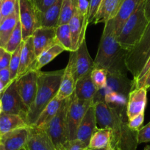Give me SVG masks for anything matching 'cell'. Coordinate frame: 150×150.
Instances as JSON below:
<instances>
[{"label": "cell", "mask_w": 150, "mask_h": 150, "mask_svg": "<svg viewBox=\"0 0 150 150\" xmlns=\"http://www.w3.org/2000/svg\"><path fill=\"white\" fill-rule=\"evenodd\" d=\"M2 0H0V24L2 22Z\"/></svg>", "instance_id": "48"}, {"label": "cell", "mask_w": 150, "mask_h": 150, "mask_svg": "<svg viewBox=\"0 0 150 150\" xmlns=\"http://www.w3.org/2000/svg\"><path fill=\"white\" fill-rule=\"evenodd\" d=\"M94 105L93 102L79 99L74 93L69 97V103L67 110V123L69 140L76 139L78 127L88 109Z\"/></svg>", "instance_id": "9"}, {"label": "cell", "mask_w": 150, "mask_h": 150, "mask_svg": "<svg viewBox=\"0 0 150 150\" xmlns=\"http://www.w3.org/2000/svg\"><path fill=\"white\" fill-rule=\"evenodd\" d=\"M23 41L22 31H21V26L18 20L13 32L11 34L8 43L5 47V50L10 53H13Z\"/></svg>", "instance_id": "31"}, {"label": "cell", "mask_w": 150, "mask_h": 150, "mask_svg": "<svg viewBox=\"0 0 150 150\" xmlns=\"http://www.w3.org/2000/svg\"><path fill=\"white\" fill-rule=\"evenodd\" d=\"M29 127L19 128L0 136V144L5 150H21L27 144Z\"/></svg>", "instance_id": "16"}, {"label": "cell", "mask_w": 150, "mask_h": 150, "mask_svg": "<svg viewBox=\"0 0 150 150\" xmlns=\"http://www.w3.org/2000/svg\"><path fill=\"white\" fill-rule=\"evenodd\" d=\"M89 150H108V147H105V148H102V149H89Z\"/></svg>", "instance_id": "50"}, {"label": "cell", "mask_w": 150, "mask_h": 150, "mask_svg": "<svg viewBox=\"0 0 150 150\" xmlns=\"http://www.w3.org/2000/svg\"><path fill=\"white\" fill-rule=\"evenodd\" d=\"M36 57L41 52L58 44L56 40V27H40L32 35Z\"/></svg>", "instance_id": "13"}, {"label": "cell", "mask_w": 150, "mask_h": 150, "mask_svg": "<svg viewBox=\"0 0 150 150\" xmlns=\"http://www.w3.org/2000/svg\"><path fill=\"white\" fill-rule=\"evenodd\" d=\"M97 128L95 107L93 105L88 109L79 125L76 139L80 140L88 147L91 138Z\"/></svg>", "instance_id": "15"}, {"label": "cell", "mask_w": 150, "mask_h": 150, "mask_svg": "<svg viewBox=\"0 0 150 150\" xmlns=\"http://www.w3.org/2000/svg\"><path fill=\"white\" fill-rule=\"evenodd\" d=\"M2 112L21 116L26 121L27 109L24 106L16 88V79L13 80L0 94Z\"/></svg>", "instance_id": "10"}, {"label": "cell", "mask_w": 150, "mask_h": 150, "mask_svg": "<svg viewBox=\"0 0 150 150\" xmlns=\"http://www.w3.org/2000/svg\"><path fill=\"white\" fill-rule=\"evenodd\" d=\"M112 131L109 128H99L96 129L91 138L88 149H102L108 147L110 142Z\"/></svg>", "instance_id": "29"}, {"label": "cell", "mask_w": 150, "mask_h": 150, "mask_svg": "<svg viewBox=\"0 0 150 150\" xmlns=\"http://www.w3.org/2000/svg\"><path fill=\"white\" fill-rule=\"evenodd\" d=\"M21 150H26L25 149H21Z\"/></svg>", "instance_id": "55"}, {"label": "cell", "mask_w": 150, "mask_h": 150, "mask_svg": "<svg viewBox=\"0 0 150 150\" xmlns=\"http://www.w3.org/2000/svg\"><path fill=\"white\" fill-rule=\"evenodd\" d=\"M56 40L65 51L73 52L71 35L69 24H62L56 27Z\"/></svg>", "instance_id": "30"}, {"label": "cell", "mask_w": 150, "mask_h": 150, "mask_svg": "<svg viewBox=\"0 0 150 150\" xmlns=\"http://www.w3.org/2000/svg\"><path fill=\"white\" fill-rule=\"evenodd\" d=\"M22 43L20 44L19 47L13 52L11 53V62H10L9 65V70L10 73H11V81L16 80L17 78V76H18V69H19L20 65V54H21V47H22Z\"/></svg>", "instance_id": "34"}, {"label": "cell", "mask_w": 150, "mask_h": 150, "mask_svg": "<svg viewBox=\"0 0 150 150\" xmlns=\"http://www.w3.org/2000/svg\"><path fill=\"white\" fill-rule=\"evenodd\" d=\"M56 0H33L35 5L40 12H44L55 2Z\"/></svg>", "instance_id": "42"}, {"label": "cell", "mask_w": 150, "mask_h": 150, "mask_svg": "<svg viewBox=\"0 0 150 150\" xmlns=\"http://www.w3.org/2000/svg\"><path fill=\"white\" fill-rule=\"evenodd\" d=\"M147 102V90L145 88H135L129 93L127 103V116L128 120L144 112Z\"/></svg>", "instance_id": "17"}, {"label": "cell", "mask_w": 150, "mask_h": 150, "mask_svg": "<svg viewBox=\"0 0 150 150\" xmlns=\"http://www.w3.org/2000/svg\"><path fill=\"white\" fill-rule=\"evenodd\" d=\"M69 97L63 101L55 116L44 129L52 141L56 149L60 150L65 143L69 141L67 123V110Z\"/></svg>", "instance_id": "5"}, {"label": "cell", "mask_w": 150, "mask_h": 150, "mask_svg": "<svg viewBox=\"0 0 150 150\" xmlns=\"http://www.w3.org/2000/svg\"><path fill=\"white\" fill-rule=\"evenodd\" d=\"M18 0H2V19L8 17L13 12L18 3Z\"/></svg>", "instance_id": "36"}, {"label": "cell", "mask_w": 150, "mask_h": 150, "mask_svg": "<svg viewBox=\"0 0 150 150\" xmlns=\"http://www.w3.org/2000/svg\"><path fill=\"white\" fill-rule=\"evenodd\" d=\"M63 0H56L55 2L44 12H38L41 27H57L60 18Z\"/></svg>", "instance_id": "25"}, {"label": "cell", "mask_w": 150, "mask_h": 150, "mask_svg": "<svg viewBox=\"0 0 150 150\" xmlns=\"http://www.w3.org/2000/svg\"><path fill=\"white\" fill-rule=\"evenodd\" d=\"M26 150H57L52 141L42 128L29 126V135Z\"/></svg>", "instance_id": "14"}, {"label": "cell", "mask_w": 150, "mask_h": 150, "mask_svg": "<svg viewBox=\"0 0 150 150\" xmlns=\"http://www.w3.org/2000/svg\"><path fill=\"white\" fill-rule=\"evenodd\" d=\"M75 84L76 82L73 74V58L70 55L69 63L64 69L60 88L55 96L56 98L62 101L70 97L74 92Z\"/></svg>", "instance_id": "19"}, {"label": "cell", "mask_w": 150, "mask_h": 150, "mask_svg": "<svg viewBox=\"0 0 150 150\" xmlns=\"http://www.w3.org/2000/svg\"><path fill=\"white\" fill-rule=\"evenodd\" d=\"M74 11L75 8L73 0H63L57 26L69 24L74 13Z\"/></svg>", "instance_id": "32"}, {"label": "cell", "mask_w": 150, "mask_h": 150, "mask_svg": "<svg viewBox=\"0 0 150 150\" xmlns=\"http://www.w3.org/2000/svg\"><path fill=\"white\" fill-rule=\"evenodd\" d=\"M144 121V112L137 115L128 120V127L133 130H138L141 127Z\"/></svg>", "instance_id": "39"}, {"label": "cell", "mask_w": 150, "mask_h": 150, "mask_svg": "<svg viewBox=\"0 0 150 150\" xmlns=\"http://www.w3.org/2000/svg\"><path fill=\"white\" fill-rule=\"evenodd\" d=\"M138 144L150 142V122L146 125L138 129Z\"/></svg>", "instance_id": "38"}, {"label": "cell", "mask_w": 150, "mask_h": 150, "mask_svg": "<svg viewBox=\"0 0 150 150\" xmlns=\"http://www.w3.org/2000/svg\"><path fill=\"white\" fill-rule=\"evenodd\" d=\"M63 101L59 100L55 96L41 112L35 123L33 126H35L39 128L45 127L59 110Z\"/></svg>", "instance_id": "28"}, {"label": "cell", "mask_w": 150, "mask_h": 150, "mask_svg": "<svg viewBox=\"0 0 150 150\" xmlns=\"http://www.w3.org/2000/svg\"><path fill=\"white\" fill-rule=\"evenodd\" d=\"M108 74V71L103 69L93 68V70L91 71V80L98 90L103 88L106 86Z\"/></svg>", "instance_id": "33"}, {"label": "cell", "mask_w": 150, "mask_h": 150, "mask_svg": "<svg viewBox=\"0 0 150 150\" xmlns=\"http://www.w3.org/2000/svg\"><path fill=\"white\" fill-rule=\"evenodd\" d=\"M108 150H119V149H112L110 146V145H108Z\"/></svg>", "instance_id": "52"}, {"label": "cell", "mask_w": 150, "mask_h": 150, "mask_svg": "<svg viewBox=\"0 0 150 150\" xmlns=\"http://www.w3.org/2000/svg\"><path fill=\"white\" fill-rule=\"evenodd\" d=\"M144 6L145 0H142L135 12L125 22L120 34L117 36L119 45L129 52L139 42L149 23L145 15Z\"/></svg>", "instance_id": "4"}, {"label": "cell", "mask_w": 150, "mask_h": 150, "mask_svg": "<svg viewBox=\"0 0 150 150\" xmlns=\"http://www.w3.org/2000/svg\"><path fill=\"white\" fill-rule=\"evenodd\" d=\"M75 11L88 22L89 2L88 0H73Z\"/></svg>", "instance_id": "35"}, {"label": "cell", "mask_w": 150, "mask_h": 150, "mask_svg": "<svg viewBox=\"0 0 150 150\" xmlns=\"http://www.w3.org/2000/svg\"><path fill=\"white\" fill-rule=\"evenodd\" d=\"M127 99L112 93L107 96V102L94 104L97 127L111 129L109 145L114 149L137 150L138 145V130H133L128 127L126 112Z\"/></svg>", "instance_id": "1"}, {"label": "cell", "mask_w": 150, "mask_h": 150, "mask_svg": "<svg viewBox=\"0 0 150 150\" xmlns=\"http://www.w3.org/2000/svg\"><path fill=\"white\" fill-rule=\"evenodd\" d=\"M145 88L146 90L150 89V69L143 78L134 83L132 90L135 88Z\"/></svg>", "instance_id": "40"}, {"label": "cell", "mask_w": 150, "mask_h": 150, "mask_svg": "<svg viewBox=\"0 0 150 150\" xmlns=\"http://www.w3.org/2000/svg\"><path fill=\"white\" fill-rule=\"evenodd\" d=\"M2 112V105H1V101H0V113Z\"/></svg>", "instance_id": "53"}, {"label": "cell", "mask_w": 150, "mask_h": 150, "mask_svg": "<svg viewBox=\"0 0 150 150\" xmlns=\"http://www.w3.org/2000/svg\"><path fill=\"white\" fill-rule=\"evenodd\" d=\"M142 0H124L116 16L113 18L116 36L120 34L125 22L135 12Z\"/></svg>", "instance_id": "21"}, {"label": "cell", "mask_w": 150, "mask_h": 150, "mask_svg": "<svg viewBox=\"0 0 150 150\" xmlns=\"http://www.w3.org/2000/svg\"><path fill=\"white\" fill-rule=\"evenodd\" d=\"M144 150H150V145H147L144 147Z\"/></svg>", "instance_id": "51"}, {"label": "cell", "mask_w": 150, "mask_h": 150, "mask_svg": "<svg viewBox=\"0 0 150 150\" xmlns=\"http://www.w3.org/2000/svg\"><path fill=\"white\" fill-rule=\"evenodd\" d=\"M6 88V86H5V85L4 84L3 82L2 81V80H0V94L2 93V91H3L4 90H5V88Z\"/></svg>", "instance_id": "47"}, {"label": "cell", "mask_w": 150, "mask_h": 150, "mask_svg": "<svg viewBox=\"0 0 150 150\" xmlns=\"http://www.w3.org/2000/svg\"><path fill=\"white\" fill-rule=\"evenodd\" d=\"M102 0H90L89 1V12H88V24H91L94 16L99 8Z\"/></svg>", "instance_id": "41"}, {"label": "cell", "mask_w": 150, "mask_h": 150, "mask_svg": "<svg viewBox=\"0 0 150 150\" xmlns=\"http://www.w3.org/2000/svg\"><path fill=\"white\" fill-rule=\"evenodd\" d=\"M150 56V20L137 45L128 53L126 58L127 70L132 74L133 81L137 79Z\"/></svg>", "instance_id": "6"}, {"label": "cell", "mask_w": 150, "mask_h": 150, "mask_svg": "<svg viewBox=\"0 0 150 150\" xmlns=\"http://www.w3.org/2000/svg\"><path fill=\"white\" fill-rule=\"evenodd\" d=\"M0 80L3 82L6 87L12 82L11 79V73H10L9 68L0 70Z\"/></svg>", "instance_id": "43"}, {"label": "cell", "mask_w": 150, "mask_h": 150, "mask_svg": "<svg viewBox=\"0 0 150 150\" xmlns=\"http://www.w3.org/2000/svg\"><path fill=\"white\" fill-rule=\"evenodd\" d=\"M5 51H6V50H5V49L2 48V47H0V58L2 57V56L4 54V53L5 52Z\"/></svg>", "instance_id": "49"}, {"label": "cell", "mask_w": 150, "mask_h": 150, "mask_svg": "<svg viewBox=\"0 0 150 150\" xmlns=\"http://www.w3.org/2000/svg\"><path fill=\"white\" fill-rule=\"evenodd\" d=\"M38 71H39L28 70L16 79L17 91L27 110L35 98Z\"/></svg>", "instance_id": "11"}, {"label": "cell", "mask_w": 150, "mask_h": 150, "mask_svg": "<svg viewBox=\"0 0 150 150\" xmlns=\"http://www.w3.org/2000/svg\"><path fill=\"white\" fill-rule=\"evenodd\" d=\"M19 20L18 1L16 9L8 17L2 19L0 24V47L5 49L11 34Z\"/></svg>", "instance_id": "24"}, {"label": "cell", "mask_w": 150, "mask_h": 150, "mask_svg": "<svg viewBox=\"0 0 150 150\" xmlns=\"http://www.w3.org/2000/svg\"><path fill=\"white\" fill-rule=\"evenodd\" d=\"M63 51H65V50L60 44H54V46L47 49V50L41 52L39 55L37 56L28 70L41 71V68L50 63Z\"/></svg>", "instance_id": "27"}, {"label": "cell", "mask_w": 150, "mask_h": 150, "mask_svg": "<svg viewBox=\"0 0 150 150\" xmlns=\"http://www.w3.org/2000/svg\"><path fill=\"white\" fill-rule=\"evenodd\" d=\"M132 87L133 82L129 80L127 75L108 74L106 86L103 88L97 90L93 97V104L105 102V96L109 93H116L128 98Z\"/></svg>", "instance_id": "7"}, {"label": "cell", "mask_w": 150, "mask_h": 150, "mask_svg": "<svg viewBox=\"0 0 150 150\" xmlns=\"http://www.w3.org/2000/svg\"><path fill=\"white\" fill-rule=\"evenodd\" d=\"M71 35V44L73 51H76L82 41L86 38V30L88 22L84 19L78 13L74 11L73 16L69 23Z\"/></svg>", "instance_id": "18"}, {"label": "cell", "mask_w": 150, "mask_h": 150, "mask_svg": "<svg viewBox=\"0 0 150 150\" xmlns=\"http://www.w3.org/2000/svg\"><path fill=\"white\" fill-rule=\"evenodd\" d=\"M86 150H89V149H88H88H86Z\"/></svg>", "instance_id": "56"}, {"label": "cell", "mask_w": 150, "mask_h": 150, "mask_svg": "<svg viewBox=\"0 0 150 150\" xmlns=\"http://www.w3.org/2000/svg\"><path fill=\"white\" fill-rule=\"evenodd\" d=\"M11 53L5 51L2 57L0 58V70L2 69L9 68L10 62H11Z\"/></svg>", "instance_id": "44"}, {"label": "cell", "mask_w": 150, "mask_h": 150, "mask_svg": "<svg viewBox=\"0 0 150 150\" xmlns=\"http://www.w3.org/2000/svg\"><path fill=\"white\" fill-rule=\"evenodd\" d=\"M129 52L119 45L115 32L113 18L105 24L93 68L103 69L108 74L127 75L126 58Z\"/></svg>", "instance_id": "2"}, {"label": "cell", "mask_w": 150, "mask_h": 150, "mask_svg": "<svg viewBox=\"0 0 150 150\" xmlns=\"http://www.w3.org/2000/svg\"><path fill=\"white\" fill-rule=\"evenodd\" d=\"M144 10H145V15L146 16L147 19L150 20V0H145V6H144Z\"/></svg>", "instance_id": "46"}, {"label": "cell", "mask_w": 150, "mask_h": 150, "mask_svg": "<svg viewBox=\"0 0 150 150\" xmlns=\"http://www.w3.org/2000/svg\"><path fill=\"white\" fill-rule=\"evenodd\" d=\"M124 0H102L91 24L106 23L117 14Z\"/></svg>", "instance_id": "20"}, {"label": "cell", "mask_w": 150, "mask_h": 150, "mask_svg": "<svg viewBox=\"0 0 150 150\" xmlns=\"http://www.w3.org/2000/svg\"><path fill=\"white\" fill-rule=\"evenodd\" d=\"M63 72L64 69L54 71H38L35 98L26 116V122L28 126H33L35 123L41 112L55 97Z\"/></svg>", "instance_id": "3"}, {"label": "cell", "mask_w": 150, "mask_h": 150, "mask_svg": "<svg viewBox=\"0 0 150 150\" xmlns=\"http://www.w3.org/2000/svg\"><path fill=\"white\" fill-rule=\"evenodd\" d=\"M29 127L26 121L21 116L16 114L0 113V136L8 132Z\"/></svg>", "instance_id": "26"}, {"label": "cell", "mask_w": 150, "mask_h": 150, "mask_svg": "<svg viewBox=\"0 0 150 150\" xmlns=\"http://www.w3.org/2000/svg\"><path fill=\"white\" fill-rule=\"evenodd\" d=\"M0 150H5V149H4L3 146H2L1 145V144H0Z\"/></svg>", "instance_id": "54"}, {"label": "cell", "mask_w": 150, "mask_h": 150, "mask_svg": "<svg viewBox=\"0 0 150 150\" xmlns=\"http://www.w3.org/2000/svg\"><path fill=\"white\" fill-rule=\"evenodd\" d=\"M149 69H150V56H149V57L148 58V60H146V62L145 65H144V66L143 67V69H142V70H141V73L139 74V75L138 76V77H137L136 80H135V81H133V80H132V82H133V85H134V83H136L138 80H141V78H143V77H144V76L146 74L147 72L149 71Z\"/></svg>", "instance_id": "45"}, {"label": "cell", "mask_w": 150, "mask_h": 150, "mask_svg": "<svg viewBox=\"0 0 150 150\" xmlns=\"http://www.w3.org/2000/svg\"><path fill=\"white\" fill-rule=\"evenodd\" d=\"M73 58V74L75 82L90 74L93 69V60L87 48L86 38L82 41L76 51L70 52Z\"/></svg>", "instance_id": "12"}, {"label": "cell", "mask_w": 150, "mask_h": 150, "mask_svg": "<svg viewBox=\"0 0 150 150\" xmlns=\"http://www.w3.org/2000/svg\"><path fill=\"white\" fill-rule=\"evenodd\" d=\"M88 147L80 140H69L65 143L60 150H86Z\"/></svg>", "instance_id": "37"}, {"label": "cell", "mask_w": 150, "mask_h": 150, "mask_svg": "<svg viewBox=\"0 0 150 150\" xmlns=\"http://www.w3.org/2000/svg\"><path fill=\"white\" fill-rule=\"evenodd\" d=\"M35 58L36 55L34 51L33 37L30 36L27 38L26 40L23 41L21 54H20V65L17 78L22 76L24 73L28 71L29 68L34 62Z\"/></svg>", "instance_id": "23"}, {"label": "cell", "mask_w": 150, "mask_h": 150, "mask_svg": "<svg viewBox=\"0 0 150 150\" xmlns=\"http://www.w3.org/2000/svg\"><path fill=\"white\" fill-rule=\"evenodd\" d=\"M19 21L21 26L23 41L32 36L37 28L41 27L38 10L33 0H18Z\"/></svg>", "instance_id": "8"}, {"label": "cell", "mask_w": 150, "mask_h": 150, "mask_svg": "<svg viewBox=\"0 0 150 150\" xmlns=\"http://www.w3.org/2000/svg\"><path fill=\"white\" fill-rule=\"evenodd\" d=\"M91 73L81 77L76 82L74 93L80 100L93 102V97L98 89L92 81Z\"/></svg>", "instance_id": "22"}]
</instances>
